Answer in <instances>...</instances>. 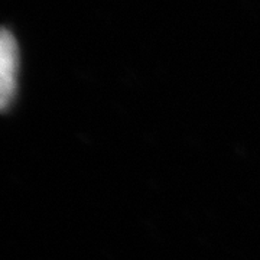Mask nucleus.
I'll use <instances>...</instances> for the list:
<instances>
[{
	"instance_id": "1",
	"label": "nucleus",
	"mask_w": 260,
	"mask_h": 260,
	"mask_svg": "<svg viewBox=\"0 0 260 260\" xmlns=\"http://www.w3.org/2000/svg\"><path fill=\"white\" fill-rule=\"evenodd\" d=\"M19 48L15 35L3 29L0 38V106L3 110L13 102L18 88Z\"/></svg>"
}]
</instances>
